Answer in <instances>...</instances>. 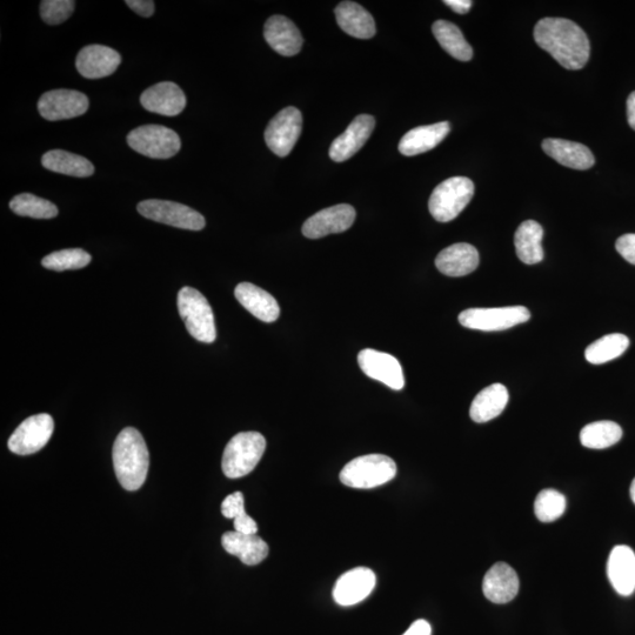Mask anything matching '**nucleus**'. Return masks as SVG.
Here are the masks:
<instances>
[{
	"label": "nucleus",
	"mask_w": 635,
	"mask_h": 635,
	"mask_svg": "<svg viewBox=\"0 0 635 635\" xmlns=\"http://www.w3.org/2000/svg\"><path fill=\"white\" fill-rule=\"evenodd\" d=\"M519 578L510 565L497 563L493 565L483 581L485 597L493 604H507L518 596Z\"/></svg>",
	"instance_id": "412c9836"
},
{
	"label": "nucleus",
	"mask_w": 635,
	"mask_h": 635,
	"mask_svg": "<svg viewBox=\"0 0 635 635\" xmlns=\"http://www.w3.org/2000/svg\"><path fill=\"white\" fill-rule=\"evenodd\" d=\"M631 498L633 500V503L635 504V478L633 480V483L631 485Z\"/></svg>",
	"instance_id": "a18cd8bd"
},
{
	"label": "nucleus",
	"mask_w": 635,
	"mask_h": 635,
	"mask_svg": "<svg viewBox=\"0 0 635 635\" xmlns=\"http://www.w3.org/2000/svg\"><path fill=\"white\" fill-rule=\"evenodd\" d=\"M302 129V112L290 106L280 111L267 125L265 142L274 155L289 156L298 142Z\"/></svg>",
	"instance_id": "9d476101"
},
{
	"label": "nucleus",
	"mask_w": 635,
	"mask_h": 635,
	"mask_svg": "<svg viewBox=\"0 0 635 635\" xmlns=\"http://www.w3.org/2000/svg\"><path fill=\"white\" fill-rule=\"evenodd\" d=\"M474 184L470 178L453 177L439 184L432 192L429 209L437 222L449 223L470 204Z\"/></svg>",
	"instance_id": "423d86ee"
},
{
	"label": "nucleus",
	"mask_w": 635,
	"mask_h": 635,
	"mask_svg": "<svg viewBox=\"0 0 635 635\" xmlns=\"http://www.w3.org/2000/svg\"><path fill=\"white\" fill-rule=\"evenodd\" d=\"M397 474V465L383 454H369L350 461L342 472L340 481L353 489H374L389 483Z\"/></svg>",
	"instance_id": "39448f33"
},
{
	"label": "nucleus",
	"mask_w": 635,
	"mask_h": 635,
	"mask_svg": "<svg viewBox=\"0 0 635 635\" xmlns=\"http://www.w3.org/2000/svg\"><path fill=\"white\" fill-rule=\"evenodd\" d=\"M450 131L449 122L416 127L401 138L399 152L406 157L421 155V153L433 150L434 147L443 142Z\"/></svg>",
	"instance_id": "5701e85b"
},
{
	"label": "nucleus",
	"mask_w": 635,
	"mask_h": 635,
	"mask_svg": "<svg viewBox=\"0 0 635 635\" xmlns=\"http://www.w3.org/2000/svg\"><path fill=\"white\" fill-rule=\"evenodd\" d=\"M137 209L140 215L153 222L178 227V229L200 231L206 225L205 218L199 212L169 200H144L138 204Z\"/></svg>",
	"instance_id": "1a4fd4ad"
},
{
	"label": "nucleus",
	"mask_w": 635,
	"mask_h": 635,
	"mask_svg": "<svg viewBox=\"0 0 635 635\" xmlns=\"http://www.w3.org/2000/svg\"><path fill=\"white\" fill-rule=\"evenodd\" d=\"M235 296L240 304L254 317L264 323H273L280 316L277 300L269 292L251 283H242L236 287Z\"/></svg>",
	"instance_id": "b1692460"
},
{
	"label": "nucleus",
	"mask_w": 635,
	"mask_h": 635,
	"mask_svg": "<svg viewBox=\"0 0 635 635\" xmlns=\"http://www.w3.org/2000/svg\"><path fill=\"white\" fill-rule=\"evenodd\" d=\"M627 119L628 124L635 130V92L627 99Z\"/></svg>",
	"instance_id": "c03bdc74"
},
{
	"label": "nucleus",
	"mask_w": 635,
	"mask_h": 635,
	"mask_svg": "<svg viewBox=\"0 0 635 635\" xmlns=\"http://www.w3.org/2000/svg\"><path fill=\"white\" fill-rule=\"evenodd\" d=\"M75 5L73 0H44L40 3V17L50 25L62 24L72 16Z\"/></svg>",
	"instance_id": "e433bc0d"
},
{
	"label": "nucleus",
	"mask_w": 635,
	"mask_h": 635,
	"mask_svg": "<svg viewBox=\"0 0 635 635\" xmlns=\"http://www.w3.org/2000/svg\"><path fill=\"white\" fill-rule=\"evenodd\" d=\"M91 256L82 249H68L49 254L42 260L45 269L62 272L79 270L91 263Z\"/></svg>",
	"instance_id": "f704fd0d"
},
{
	"label": "nucleus",
	"mask_w": 635,
	"mask_h": 635,
	"mask_svg": "<svg viewBox=\"0 0 635 635\" xmlns=\"http://www.w3.org/2000/svg\"><path fill=\"white\" fill-rule=\"evenodd\" d=\"M623 429L614 421H596L580 432L581 445L592 450H604L619 443Z\"/></svg>",
	"instance_id": "2f4dec72"
},
{
	"label": "nucleus",
	"mask_w": 635,
	"mask_h": 635,
	"mask_svg": "<svg viewBox=\"0 0 635 635\" xmlns=\"http://www.w3.org/2000/svg\"><path fill=\"white\" fill-rule=\"evenodd\" d=\"M127 144L140 155L153 159H169L182 147L177 133L162 125H144L127 135Z\"/></svg>",
	"instance_id": "0eeeda50"
},
{
	"label": "nucleus",
	"mask_w": 635,
	"mask_h": 635,
	"mask_svg": "<svg viewBox=\"0 0 635 635\" xmlns=\"http://www.w3.org/2000/svg\"><path fill=\"white\" fill-rule=\"evenodd\" d=\"M89 98L75 90H52L38 102L40 116L50 122L83 116L89 110Z\"/></svg>",
	"instance_id": "f8f14e48"
},
{
	"label": "nucleus",
	"mask_w": 635,
	"mask_h": 635,
	"mask_svg": "<svg viewBox=\"0 0 635 635\" xmlns=\"http://www.w3.org/2000/svg\"><path fill=\"white\" fill-rule=\"evenodd\" d=\"M434 37L438 40L441 48H443L453 58L461 60V62H469L473 57L471 45L467 43L463 32L457 25L446 22V20H438L432 26Z\"/></svg>",
	"instance_id": "7c9ffc66"
},
{
	"label": "nucleus",
	"mask_w": 635,
	"mask_h": 635,
	"mask_svg": "<svg viewBox=\"0 0 635 635\" xmlns=\"http://www.w3.org/2000/svg\"><path fill=\"white\" fill-rule=\"evenodd\" d=\"M376 120L370 115H360L354 118L342 136L334 139L329 151L333 162L343 163L362 150L372 135Z\"/></svg>",
	"instance_id": "dca6fc26"
},
{
	"label": "nucleus",
	"mask_w": 635,
	"mask_h": 635,
	"mask_svg": "<svg viewBox=\"0 0 635 635\" xmlns=\"http://www.w3.org/2000/svg\"><path fill=\"white\" fill-rule=\"evenodd\" d=\"M510 394L503 384H493L486 387L474 398L470 409V416L476 423H487L500 416L505 410Z\"/></svg>",
	"instance_id": "c85d7f7f"
},
{
	"label": "nucleus",
	"mask_w": 635,
	"mask_h": 635,
	"mask_svg": "<svg viewBox=\"0 0 635 635\" xmlns=\"http://www.w3.org/2000/svg\"><path fill=\"white\" fill-rule=\"evenodd\" d=\"M42 164L45 169L65 176L88 178L95 173V167L90 160L63 150L46 152Z\"/></svg>",
	"instance_id": "c756f323"
},
{
	"label": "nucleus",
	"mask_w": 635,
	"mask_h": 635,
	"mask_svg": "<svg viewBox=\"0 0 635 635\" xmlns=\"http://www.w3.org/2000/svg\"><path fill=\"white\" fill-rule=\"evenodd\" d=\"M616 249L626 262L635 265V233L621 236L617 240Z\"/></svg>",
	"instance_id": "58836bf2"
},
{
	"label": "nucleus",
	"mask_w": 635,
	"mask_h": 635,
	"mask_svg": "<svg viewBox=\"0 0 635 635\" xmlns=\"http://www.w3.org/2000/svg\"><path fill=\"white\" fill-rule=\"evenodd\" d=\"M607 576L620 596H632L635 591V553L631 547L613 548L607 561Z\"/></svg>",
	"instance_id": "aec40b11"
},
{
	"label": "nucleus",
	"mask_w": 635,
	"mask_h": 635,
	"mask_svg": "<svg viewBox=\"0 0 635 635\" xmlns=\"http://www.w3.org/2000/svg\"><path fill=\"white\" fill-rule=\"evenodd\" d=\"M531 313L524 306L496 307V309H470L459 314V323L466 329L496 332L524 324Z\"/></svg>",
	"instance_id": "6e6552de"
},
{
	"label": "nucleus",
	"mask_w": 635,
	"mask_h": 635,
	"mask_svg": "<svg viewBox=\"0 0 635 635\" xmlns=\"http://www.w3.org/2000/svg\"><path fill=\"white\" fill-rule=\"evenodd\" d=\"M479 252L471 244L459 243L446 247L438 254L437 269L449 277H464L477 270Z\"/></svg>",
	"instance_id": "4be33fe9"
},
{
	"label": "nucleus",
	"mask_w": 635,
	"mask_h": 635,
	"mask_svg": "<svg viewBox=\"0 0 635 635\" xmlns=\"http://www.w3.org/2000/svg\"><path fill=\"white\" fill-rule=\"evenodd\" d=\"M628 346H630V339L625 334H607L587 347L585 358L588 363L594 365L605 364L623 356Z\"/></svg>",
	"instance_id": "473e14b6"
},
{
	"label": "nucleus",
	"mask_w": 635,
	"mask_h": 635,
	"mask_svg": "<svg viewBox=\"0 0 635 635\" xmlns=\"http://www.w3.org/2000/svg\"><path fill=\"white\" fill-rule=\"evenodd\" d=\"M376 583V574L370 568H353L338 579L333 598L340 606L357 605L370 596Z\"/></svg>",
	"instance_id": "2eb2a0df"
},
{
	"label": "nucleus",
	"mask_w": 635,
	"mask_h": 635,
	"mask_svg": "<svg viewBox=\"0 0 635 635\" xmlns=\"http://www.w3.org/2000/svg\"><path fill=\"white\" fill-rule=\"evenodd\" d=\"M10 209L18 216L35 219H52L58 216L57 206L49 200L22 193L11 200Z\"/></svg>",
	"instance_id": "72a5a7b5"
},
{
	"label": "nucleus",
	"mask_w": 635,
	"mask_h": 635,
	"mask_svg": "<svg viewBox=\"0 0 635 635\" xmlns=\"http://www.w3.org/2000/svg\"><path fill=\"white\" fill-rule=\"evenodd\" d=\"M112 457L120 485L127 491L139 490L150 466V454L142 434L133 427L120 432L113 445Z\"/></svg>",
	"instance_id": "f03ea898"
},
{
	"label": "nucleus",
	"mask_w": 635,
	"mask_h": 635,
	"mask_svg": "<svg viewBox=\"0 0 635 635\" xmlns=\"http://www.w3.org/2000/svg\"><path fill=\"white\" fill-rule=\"evenodd\" d=\"M235 531L243 534H257L258 525L249 514L245 513L235 519Z\"/></svg>",
	"instance_id": "a19ab883"
},
{
	"label": "nucleus",
	"mask_w": 635,
	"mask_h": 635,
	"mask_svg": "<svg viewBox=\"0 0 635 635\" xmlns=\"http://www.w3.org/2000/svg\"><path fill=\"white\" fill-rule=\"evenodd\" d=\"M264 37L274 51L285 57L296 56L303 48L302 33L292 20L284 16H273L267 20Z\"/></svg>",
	"instance_id": "6ab92c4d"
},
{
	"label": "nucleus",
	"mask_w": 635,
	"mask_h": 635,
	"mask_svg": "<svg viewBox=\"0 0 635 635\" xmlns=\"http://www.w3.org/2000/svg\"><path fill=\"white\" fill-rule=\"evenodd\" d=\"M444 4L449 6L454 12L459 13V15H465L471 10L473 3L471 0H445Z\"/></svg>",
	"instance_id": "37998d69"
},
{
	"label": "nucleus",
	"mask_w": 635,
	"mask_h": 635,
	"mask_svg": "<svg viewBox=\"0 0 635 635\" xmlns=\"http://www.w3.org/2000/svg\"><path fill=\"white\" fill-rule=\"evenodd\" d=\"M266 440L258 432H242L233 437L224 451L222 467L227 478L238 479L250 474L262 459Z\"/></svg>",
	"instance_id": "20e7f679"
},
{
	"label": "nucleus",
	"mask_w": 635,
	"mask_h": 635,
	"mask_svg": "<svg viewBox=\"0 0 635 635\" xmlns=\"http://www.w3.org/2000/svg\"><path fill=\"white\" fill-rule=\"evenodd\" d=\"M432 627L426 620H417L403 635H431Z\"/></svg>",
	"instance_id": "79ce46f5"
},
{
	"label": "nucleus",
	"mask_w": 635,
	"mask_h": 635,
	"mask_svg": "<svg viewBox=\"0 0 635 635\" xmlns=\"http://www.w3.org/2000/svg\"><path fill=\"white\" fill-rule=\"evenodd\" d=\"M336 18L342 30L354 38L370 39L376 35V23L371 13L354 2H342L337 6Z\"/></svg>",
	"instance_id": "bb28decb"
},
{
	"label": "nucleus",
	"mask_w": 635,
	"mask_h": 635,
	"mask_svg": "<svg viewBox=\"0 0 635 635\" xmlns=\"http://www.w3.org/2000/svg\"><path fill=\"white\" fill-rule=\"evenodd\" d=\"M178 311L191 336L205 344L215 343L217 330L212 307L202 293L183 287L178 293Z\"/></svg>",
	"instance_id": "7ed1b4c3"
},
{
	"label": "nucleus",
	"mask_w": 635,
	"mask_h": 635,
	"mask_svg": "<svg viewBox=\"0 0 635 635\" xmlns=\"http://www.w3.org/2000/svg\"><path fill=\"white\" fill-rule=\"evenodd\" d=\"M140 103L147 111L166 117L180 115L186 106V97L175 83L164 82L151 86L140 96Z\"/></svg>",
	"instance_id": "a211bd4d"
},
{
	"label": "nucleus",
	"mask_w": 635,
	"mask_h": 635,
	"mask_svg": "<svg viewBox=\"0 0 635 635\" xmlns=\"http://www.w3.org/2000/svg\"><path fill=\"white\" fill-rule=\"evenodd\" d=\"M358 364L367 377L380 381L394 391L404 389L403 367L391 354L366 349L358 354Z\"/></svg>",
	"instance_id": "ddd939ff"
},
{
	"label": "nucleus",
	"mask_w": 635,
	"mask_h": 635,
	"mask_svg": "<svg viewBox=\"0 0 635 635\" xmlns=\"http://www.w3.org/2000/svg\"><path fill=\"white\" fill-rule=\"evenodd\" d=\"M125 4L139 16L145 18L151 17L155 12V2L152 0H127Z\"/></svg>",
	"instance_id": "ea45409f"
},
{
	"label": "nucleus",
	"mask_w": 635,
	"mask_h": 635,
	"mask_svg": "<svg viewBox=\"0 0 635 635\" xmlns=\"http://www.w3.org/2000/svg\"><path fill=\"white\" fill-rule=\"evenodd\" d=\"M122 63L116 50L104 45H89L80 50L76 59L77 70L86 79L109 77Z\"/></svg>",
	"instance_id": "f3484780"
},
{
	"label": "nucleus",
	"mask_w": 635,
	"mask_h": 635,
	"mask_svg": "<svg viewBox=\"0 0 635 635\" xmlns=\"http://www.w3.org/2000/svg\"><path fill=\"white\" fill-rule=\"evenodd\" d=\"M222 513L225 518L233 520L243 516L246 513L243 493L235 492L226 497L222 504Z\"/></svg>",
	"instance_id": "4c0bfd02"
},
{
	"label": "nucleus",
	"mask_w": 635,
	"mask_h": 635,
	"mask_svg": "<svg viewBox=\"0 0 635 635\" xmlns=\"http://www.w3.org/2000/svg\"><path fill=\"white\" fill-rule=\"evenodd\" d=\"M534 39L567 70L583 69L590 59L591 45L586 33L572 20L544 18L534 28Z\"/></svg>",
	"instance_id": "f257e3e1"
},
{
	"label": "nucleus",
	"mask_w": 635,
	"mask_h": 635,
	"mask_svg": "<svg viewBox=\"0 0 635 635\" xmlns=\"http://www.w3.org/2000/svg\"><path fill=\"white\" fill-rule=\"evenodd\" d=\"M222 544L227 553L239 558L247 566L258 565L269 556V545L257 534L226 532Z\"/></svg>",
	"instance_id": "a878e982"
},
{
	"label": "nucleus",
	"mask_w": 635,
	"mask_h": 635,
	"mask_svg": "<svg viewBox=\"0 0 635 635\" xmlns=\"http://www.w3.org/2000/svg\"><path fill=\"white\" fill-rule=\"evenodd\" d=\"M356 216V210L349 204L331 206L306 220L303 235L309 239H320L345 232L353 225Z\"/></svg>",
	"instance_id": "4468645a"
},
{
	"label": "nucleus",
	"mask_w": 635,
	"mask_h": 635,
	"mask_svg": "<svg viewBox=\"0 0 635 635\" xmlns=\"http://www.w3.org/2000/svg\"><path fill=\"white\" fill-rule=\"evenodd\" d=\"M55 423L50 414L42 413L23 421L9 439V449L18 456H30L49 443Z\"/></svg>",
	"instance_id": "9b49d317"
},
{
	"label": "nucleus",
	"mask_w": 635,
	"mask_h": 635,
	"mask_svg": "<svg viewBox=\"0 0 635 635\" xmlns=\"http://www.w3.org/2000/svg\"><path fill=\"white\" fill-rule=\"evenodd\" d=\"M543 238V226L534 220H526L520 224L516 236H514V245H516L517 256L521 262L527 265L543 262L545 256Z\"/></svg>",
	"instance_id": "cd10ccee"
},
{
	"label": "nucleus",
	"mask_w": 635,
	"mask_h": 635,
	"mask_svg": "<svg viewBox=\"0 0 635 635\" xmlns=\"http://www.w3.org/2000/svg\"><path fill=\"white\" fill-rule=\"evenodd\" d=\"M543 150L559 164L574 170H588L596 163L593 153L587 146L564 139H545Z\"/></svg>",
	"instance_id": "393cba45"
},
{
	"label": "nucleus",
	"mask_w": 635,
	"mask_h": 635,
	"mask_svg": "<svg viewBox=\"0 0 635 635\" xmlns=\"http://www.w3.org/2000/svg\"><path fill=\"white\" fill-rule=\"evenodd\" d=\"M566 511V498L556 490H544L534 503V513L541 523H552Z\"/></svg>",
	"instance_id": "c9c22d12"
}]
</instances>
